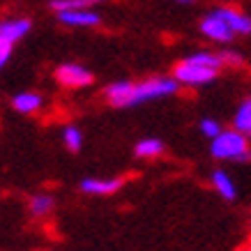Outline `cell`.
<instances>
[{"mask_svg":"<svg viewBox=\"0 0 251 251\" xmlns=\"http://www.w3.org/2000/svg\"><path fill=\"white\" fill-rule=\"evenodd\" d=\"M210 154L219 161H249L251 145L249 136L240 129H221L214 138H210Z\"/></svg>","mask_w":251,"mask_h":251,"instance_id":"obj_1","label":"cell"},{"mask_svg":"<svg viewBox=\"0 0 251 251\" xmlns=\"http://www.w3.org/2000/svg\"><path fill=\"white\" fill-rule=\"evenodd\" d=\"M177 90H180V83H177L173 76H152V78H145V81H141V83H134V85H131L129 106H138V104L154 101V99L173 97Z\"/></svg>","mask_w":251,"mask_h":251,"instance_id":"obj_2","label":"cell"},{"mask_svg":"<svg viewBox=\"0 0 251 251\" xmlns=\"http://www.w3.org/2000/svg\"><path fill=\"white\" fill-rule=\"evenodd\" d=\"M30 25L32 23L28 19H7V21H0V69L9 62L16 42L30 32Z\"/></svg>","mask_w":251,"mask_h":251,"instance_id":"obj_3","label":"cell"},{"mask_svg":"<svg viewBox=\"0 0 251 251\" xmlns=\"http://www.w3.org/2000/svg\"><path fill=\"white\" fill-rule=\"evenodd\" d=\"M217 74H219L217 69L201 67V65L189 62V60H180L173 67V78L180 85H184V88H201V85L212 83L214 78H217Z\"/></svg>","mask_w":251,"mask_h":251,"instance_id":"obj_4","label":"cell"},{"mask_svg":"<svg viewBox=\"0 0 251 251\" xmlns=\"http://www.w3.org/2000/svg\"><path fill=\"white\" fill-rule=\"evenodd\" d=\"M201 32H203V37H207L210 42H217V44H228V42L235 39V32L230 30V25L224 21L214 9L210 14L203 16V21H201Z\"/></svg>","mask_w":251,"mask_h":251,"instance_id":"obj_5","label":"cell"},{"mask_svg":"<svg viewBox=\"0 0 251 251\" xmlns=\"http://www.w3.org/2000/svg\"><path fill=\"white\" fill-rule=\"evenodd\" d=\"M55 81L65 88H85L95 81V76H92L90 69L81 67L76 62H65L55 69Z\"/></svg>","mask_w":251,"mask_h":251,"instance_id":"obj_6","label":"cell"},{"mask_svg":"<svg viewBox=\"0 0 251 251\" xmlns=\"http://www.w3.org/2000/svg\"><path fill=\"white\" fill-rule=\"evenodd\" d=\"M58 21L62 25L69 28H95L101 23V16L90 7H81V9H60L58 12Z\"/></svg>","mask_w":251,"mask_h":251,"instance_id":"obj_7","label":"cell"},{"mask_svg":"<svg viewBox=\"0 0 251 251\" xmlns=\"http://www.w3.org/2000/svg\"><path fill=\"white\" fill-rule=\"evenodd\" d=\"M214 12L228 23L230 30L235 32V35H251V16H247L244 12H240L235 7H228V5H221Z\"/></svg>","mask_w":251,"mask_h":251,"instance_id":"obj_8","label":"cell"},{"mask_svg":"<svg viewBox=\"0 0 251 251\" xmlns=\"http://www.w3.org/2000/svg\"><path fill=\"white\" fill-rule=\"evenodd\" d=\"M122 184H125L122 177H106V180L85 177L83 182H81V191L83 194H92V196H108V194H115Z\"/></svg>","mask_w":251,"mask_h":251,"instance_id":"obj_9","label":"cell"},{"mask_svg":"<svg viewBox=\"0 0 251 251\" xmlns=\"http://www.w3.org/2000/svg\"><path fill=\"white\" fill-rule=\"evenodd\" d=\"M131 81H115V83L106 85L104 97L111 106L115 108H129V95H131Z\"/></svg>","mask_w":251,"mask_h":251,"instance_id":"obj_10","label":"cell"},{"mask_svg":"<svg viewBox=\"0 0 251 251\" xmlns=\"http://www.w3.org/2000/svg\"><path fill=\"white\" fill-rule=\"evenodd\" d=\"M42 104H44V99H42V95H37V92H19V95H14V99H12L14 111H19V113H23V115L37 113L39 108H42Z\"/></svg>","mask_w":251,"mask_h":251,"instance_id":"obj_11","label":"cell"},{"mask_svg":"<svg viewBox=\"0 0 251 251\" xmlns=\"http://www.w3.org/2000/svg\"><path fill=\"white\" fill-rule=\"evenodd\" d=\"M212 187L217 189L221 198H226V201H235L237 198V189H235V182L230 180V175L226 171H214L212 173Z\"/></svg>","mask_w":251,"mask_h":251,"instance_id":"obj_12","label":"cell"},{"mask_svg":"<svg viewBox=\"0 0 251 251\" xmlns=\"http://www.w3.org/2000/svg\"><path fill=\"white\" fill-rule=\"evenodd\" d=\"M28 207H30V214L35 219H44V217H49L53 212L55 198L51 194H35L30 198V203H28Z\"/></svg>","mask_w":251,"mask_h":251,"instance_id":"obj_13","label":"cell"},{"mask_svg":"<svg viewBox=\"0 0 251 251\" xmlns=\"http://www.w3.org/2000/svg\"><path fill=\"white\" fill-rule=\"evenodd\" d=\"M233 127L251 138V97L242 99V104L237 106L235 115H233Z\"/></svg>","mask_w":251,"mask_h":251,"instance_id":"obj_14","label":"cell"},{"mask_svg":"<svg viewBox=\"0 0 251 251\" xmlns=\"http://www.w3.org/2000/svg\"><path fill=\"white\" fill-rule=\"evenodd\" d=\"M134 152H136V157H141V159H154V157H159V154L164 152V143H161L159 138H143V141L136 143Z\"/></svg>","mask_w":251,"mask_h":251,"instance_id":"obj_15","label":"cell"},{"mask_svg":"<svg viewBox=\"0 0 251 251\" xmlns=\"http://www.w3.org/2000/svg\"><path fill=\"white\" fill-rule=\"evenodd\" d=\"M184 60L196 62V65H201V67L217 69V72H219V69L224 67V62H221L219 53H212V51H198V53H191V55H187Z\"/></svg>","mask_w":251,"mask_h":251,"instance_id":"obj_16","label":"cell"},{"mask_svg":"<svg viewBox=\"0 0 251 251\" xmlns=\"http://www.w3.org/2000/svg\"><path fill=\"white\" fill-rule=\"evenodd\" d=\"M62 141H65L69 152H78V150L83 148V134H81V129H76V127H65Z\"/></svg>","mask_w":251,"mask_h":251,"instance_id":"obj_17","label":"cell"},{"mask_svg":"<svg viewBox=\"0 0 251 251\" xmlns=\"http://www.w3.org/2000/svg\"><path fill=\"white\" fill-rule=\"evenodd\" d=\"M104 0H51V9L60 12V9H81V7H92L99 5Z\"/></svg>","mask_w":251,"mask_h":251,"instance_id":"obj_18","label":"cell"},{"mask_svg":"<svg viewBox=\"0 0 251 251\" xmlns=\"http://www.w3.org/2000/svg\"><path fill=\"white\" fill-rule=\"evenodd\" d=\"M198 127H201V134H203V136H207V138H214L221 129H224V127H221L219 122L212 120V118H203Z\"/></svg>","mask_w":251,"mask_h":251,"instance_id":"obj_19","label":"cell"},{"mask_svg":"<svg viewBox=\"0 0 251 251\" xmlns=\"http://www.w3.org/2000/svg\"><path fill=\"white\" fill-rule=\"evenodd\" d=\"M219 58L224 65H233V67H237V65H242V55L237 53V51H230V49H224V51H219Z\"/></svg>","mask_w":251,"mask_h":251,"instance_id":"obj_20","label":"cell"},{"mask_svg":"<svg viewBox=\"0 0 251 251\" xmlns=\"http://www.w3.org/2000/svg\"><path fill=\"white\" fill-rule=\"evenodd\" d=\"M173 2H177V5H191L194 0H173Z\"/></svg>","mask_w":251,"mask_h":251,"instance_id":"obj_21","label":"cell"}]
</instances>
